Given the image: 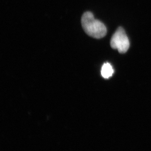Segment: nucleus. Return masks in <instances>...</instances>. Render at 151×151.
I'll list each match as a JSON object with an SVG mask.
<instances>
[{"mask_svg":"<svg viewBox=\"0 0 151 151\" xmlns=\"http://www.w3.org/2000/svg\"><path fill=\"white\" fill-rule=\"evenodd\" d=\"M111 46L121 54L127 52L129 47V40L123 28L119 27L113 34L111 38Z\"/></svg>","mask_w":151,"mask_h":151,"instance_id":"f03ea898","label":"nucleus"},{"mask_svg":"<svg viewBox=\"0 0 151 151\" xmlns=\"http://www.w3.org/2000/svg\"><path fill=\"white\" fill-rule=\"evenodd\" d=\"M81 22L83 29L89 36L100 39L106 35V27L100 21L95 19L91 12H85L81 17Z\"/></svg>","mask_w":151,"mask_h":151,"instance_id":"f257e3e1","label":"nucleus"},{"mask_svg":"<svg viewBox=\"0 0 151 151\" xmlns=\"http://www.w3.org/2000/svg\"><path fill=\"white\" fill-rule=\"evenodd\" d=\"M114 72L112 66L109 63H105L101 69V75L105 78H109L112 76Z\"/></svg>","mask_w":151,"mask_h":151,"instance_id":"7ed1b4c3","label":"nucleus"}]
</instances>
